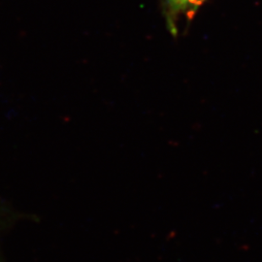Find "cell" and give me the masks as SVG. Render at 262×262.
<instances>
[{
	"label": "cell",
	"mask_w": 262,
	"mask_h": 262,
	"mask_svg": "<svg viewBox=\"0 0 262 262\" xmlns=\"http://www.w3.org/2000/svg\"><path fill=\"white\" fill-rule=\"evenodd\" d=\"M168 10L170 25L178 17L190 19L206 0H164Z\"/></svg>",
	"instance_id": "1"
}]
</instances>
